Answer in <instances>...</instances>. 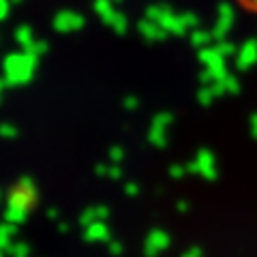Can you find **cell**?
Returning <instances> with one entry per match:
<instances>
[{
  "mask_svg": "<svg viewBox=\"0 0 257 257\" xmlns=\"http://www.w3.org/2000/svg\"><path fill=\"white\" fill-rule=\"evenodd\" d=\"M242 3H244L246 7H251V9H255V11H257V0H242Z\"/></svg>",
  "mask_w": 257,
  "mask_h": 257,
  "instance_id": "obj_1",
  "label": "cell"
}]
</instances>
